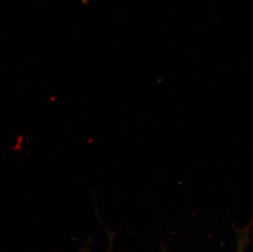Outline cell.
<instances>
[{"label": "cell", "mask_w": 253, "mask_h": 252, "mask_svg": "<svg viewBox=\"0 0 253 252\" xmlns=\"http://www.w3.org/2000/svg\"><path fill=\"white\" fill-rule=\"evenodd\" d=\"M108 235H109V247H108V252H113V233L108 232Z\"/></svg>", "instance_id": "obj_1"}]
</instances>
